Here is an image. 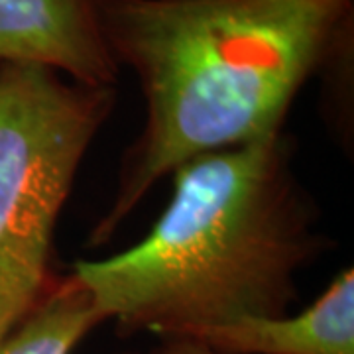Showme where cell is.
I'll list each match as a JSON object with an SVG mask.
<instances>
[{"label": "cell", "mask_w": 354, "mask_h": 354, "mask_svg": "<svg viewBox=\"0 0 354 354\" xmlns=\"http://www.w3.org/2000/svg\"><path fill=\"white\" fill-rule=\"evenodd\" d=\"M101 24L114 62L138 79L146 124L91 246L181 164L281 134L297 93L353 30V0H101Z\"/></svg>", "instance_id": "1"}, {"label": "cell", "mask_w": 354, "mask_h": 354, "mask_svg": "<svg viewBox=\"0 0 354 354\" xmlns=\"http://www.w3.org/2000/svg\"><path fill=\"white\" fill-rule=\"evenodd\" d=\"M114 87L0 64V341L48 295L53 230Z\"/></svg>", "instance_id": "3"}, {"label": "cell", "mask_w": 354, "mask_h": 354, "mask_svg": "<svg viewBox=\"0 0 354 354\" xmlns=\"http://www.w3.org/2000/svg\"><path fill=\"white\" fill-rule=\"evenodd\" d=\"M102 317L71 274L55 278L41 304L0 341V354H71Z\"/></svg>", "instance_id": "6"}, {"label": "cell", "mask_w": 354, "mask_h": 354, "mask_svg": "<svg viewBox=\"0 0 354 354\" xmlns=\"http://www.w3.org/2000/svg\"><path fill=\"white\" fill-rule=\"evenodd\" d=\"M124 354H225L218 353L215 348L207 346L199 341L193 339H162L160 344H156L148 351H140V353H124Z\"/></svg>", "instance_id": "7"}, {"label": "cell", "mask_w": 354, "mask_h": 354, "mask_svg": "<svg viewBox=\"0 0 354 354\" xmlns=\"http://www.w3.org/2000/svg\"><path fill=\"white\" fill-rule=\"evenodd\" d=\"M174 195L150 234L71 276L102 321L160 339L248 317L288 315L295 276L321 252L315 203L281 134L203 153L174 169Z\"/></svg>", "instance_id": "2"}, {"label": "cell", "mask_w": 354, "mask_h": 354, "mask_svg": "<svg viewBox=\"0 0 354 354\" xmlns=\"http://www.w3.org/2000/svg\"><path fill=\"white\" fill-rule=\"evenodd\" d=\"M38 64L91 87H114L120 67L101 24V0H0V64Z\"/></svg>", "instance_id": "4"}, {"label": "cell", "mask_w": 354, "mask_h": 354, "mask_svg": "<svg viewBox=\"0 0 354 354\" xmlns=\"http://www.w3.org/2000/svg\"><path fill=\"white\" fill-rule=\"evenodd\" d=\"M179 339H193L225 354H354L353 268H344L297 315L248 317Z\"/></svg>", "instance_id": "5"}]
</instances>
